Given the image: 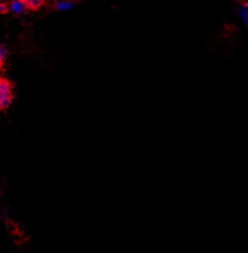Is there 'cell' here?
<instances>
[{
	"label": "cell",
	"instance_id": "6da1fadb",
	"mask_svg": "<svg viewBox=\"0 0 248 253\" xmlns=\"http://www.w3.org/2000/svg\"><path fill=\"white\" fill-rule=\"evenodd\" d=\"M14 101V85L5 78H0V111L9 109Z\"/></svg>",
	"mask_w": 248,
	"mask_h": 253
},
{
	"label": "cell",
	"instance_id": "7a4b0ae2",
	"mask_svg": "<svg viewBox=\"0 0 248 253\" xmlns=\"http://www.w3.org/2000/svg\"><path fill=\"white\" fill-rule=\"evenodd\" d=\"M8 6H9V11L16 14V15L24 14L26 10H28L25 6V4H24L21 0H11L10 3L8 4Z\"/></svg>",
	"mask_w": 248,
	"mask_h": 253
},
{
	"label": "cell",
	"instance_id": "3957f363",
	"mask_svg": "<svg viewBox=\"0 0 248 253\" xmlns=\"http://www.w3.org/2000/svg\"><path fill=\"white\" fill-rule=\"evenodd\" d=\"M24 4H25L26 9L32 11H37L39 9H41L42 6L46 4L47 0H21Z\"/></svg>",
	"mask_w": 248,
	"mask_h": 253
},
{
	"label": "cell",
	"instance_id": "277c9868",
	"mask_svg": "<svg viewBox=\"0 0 248 253\" xmlns=\"http://www.w3.org/2000/svg\"><path fill=\"white\" fill-rule=\"evenodd\" d=\"M75 4L76 1H74V0H61V1L55 4L54 9L58 11H65V10H69V9H71L73 6H75Z\"/></svg>",
	"mask_w": 248,
	"mask_h": 253
},
{
	"label": "cell",
	"instance_id": "5b68a950",
	"mask_svg": "<svg viewBox=\"0 0 248 253\" xmlns=\"http://www.w3.org/2000/svg\"><path fill=\"white\" fill-rule=\"evenodd\" d=\"M9 58V49L6 45L0 44V65L5 63Z\"/></svg>",
	"mask_w": 248,
	"mask_h": 253
},
{
	"label": "cell",
	"instance_id": "8992f818",
	"mask_svg": "<svg viewBox=\"0 0 248 253\" xmlns=\"http://www.w3.org/2000/svg\"><path fill=\"white\" fill-rule=\"evenodd\" d=\"M9 13V6L5 1L0 0V14H6Z\"/></svg>",
	"mask_w": 248,
	"mask_h": 253
}]
</instances>
